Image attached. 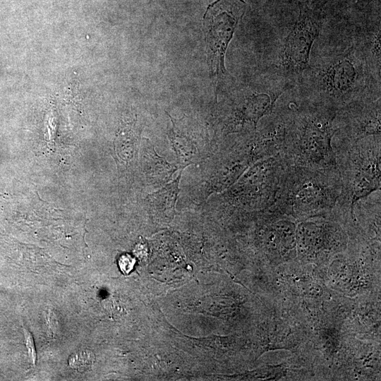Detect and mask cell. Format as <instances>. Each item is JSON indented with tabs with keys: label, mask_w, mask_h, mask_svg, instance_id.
I'll return each mask as SVG.
<instances>
[{
	"label": "cell",
	"mask_w": 381,
	"mask_h": 381,
	"mask_svg": "<svg viewBox=\"0 0 381 381\" xmlns=\"http://www.w3.org/2000/svg\"><path fill=\"white\" fill-rule=\"evenodd\" d=\"M303 100L332 109L337 112L361 100L376 97L370 92L373 78L365 62L352 44L339 53L320 57L298 80Z\"/></svg>",
	"instance_id": "1"
},
{
	"label": "cell",
	"mask_w": 381,
	"mask_h": 381,
	"mask_svg": "<svg viewBox=\"0 0 381 381\" xmlns=\"http://www.w3.org/2000/svg\"><path fill=\"white\" fill-rule=\"evenodd\" d=\"M285 135L280 153L289 165L339 172L332 139L337 131V111L303 100L282 109Z\"/></svg>",
	"instance_id": "2"
},
{
	"label": "cell",
	"mask_w": 381,
	"mask_h": 381,
	"mask_svg": "<svg viewBox=\"0 0 381 381\" xmlns=\"http://www.w3.org/2000/svg\"><path fill=\"white\" fill-rule=\"evenodd\" d=\"M342 188L339 172L288 165L272 207L298 221L328 216L334 208Z\"/></svg>",
	"instance_id": "3"
},
{
	"label": "cell",
	"mask_w": 381,
	"mask_h": 381,
	"mask_svg": "<svg viewBox=\"0 0 381 381\" xmlns=\"http://www.w3.org/2000/svg\"><path fill=\"white\" fill-rule=\"evenodd\" d=\"M380 135L349 143H332L343 188L334 207L353 217L356 201L380 190Z\"/></svg>",
	"instance_id": "4"
},
{
	"label": "cell",
	"mask_w": 381,
	"mask_h": 381,
	"mask_svg": "<svg viewBox=\"0 0 381 381\" xmlns=\"http://www.w3.org/2000/svg\"><path fill=\"white\" fill-rule=\"evenodd\" d=\"M321 30L315 8L299 4V13L274 62V73L292 82L298 80L310 65L312 46Z\"/></svg>",
	"instance_id": "5"
},
{
	"label": "cell",
	"mask_w": 381,
	"mask_h": 381,
	"mask_svg": "<svg viewBox=\"0 0 381 381\" xmlns=\"http://www.w3.org/2000/svg\"><path fill=\"white\" fill-rule=\"evenodd\" d=\"M246 8L243 0H217L206 10L205 32L213 75L222 78L228 75L224 64L226 51Z\"/></svg>",
	"instance_id": "6"
},
{
	"label": "cell",
	"mask_w": 381,
	"mask_h": 381,
	"mask_svg": "<svg viewBox=\"0 0 381 381\" xmlns=\"http://www.w3.org/2000/svg\"><path fill=\"white\" fill-rule=\"evenodd\" d=\"M293 85L294 82L272 73L257 89L246 91L234 103L226 119L227 131H255L259 121L273 112L278 99Z\"/></svg>",
	"instance_id": "7"
},
{
	"label": "cell",
	"mask_w": 381,
	"mask_h": 381,
	"mask_svg": "<svg viewBox=\"0 0 381 381\" xmlns=\"http://www.w3.org/2000/svg\"><path fill=\"white\" fill-rule=\"evenodd\" d=\"M332 213L299 221L296 228V250L303 258H317L343 250L347 236Z\"/></svg>",
	"instance_id": "8"
},
{
	"label": "cell",
	"mask_w": 381,
	"mask_h": 381,
	"mask_svg": "<svg viewBox=\"0 0 381 381\" xmlns=\"http://www.w3.org/2000/svg\"><path fill=\"white\" fill-rule=\"evenodd\" d=\"M380 96L353 103L339 111L332 143H349L370 135H380Z\"/></svg>",
	"instance_id": "9"
},
{
	"label": "cell",
	"mask_w": 381,
	"mask_h": 381,
	"mask_svg": "<svg viewBox=\"0 0 381 381\" xmlns=\"http://www.w3.org/2000/svg\"><path fill=\"white\" fill-rule=\"evenodd\" d=\"M363 56L373 78L380 85V26L361 32L358 41L353 44Z\"/></svg>",
	"instance_id": "10"
},
{
	"label": "cell",
	"mask_w": 381,
	"mask_h": 381,
	"mask_svg": "<svg viewBox=\"0 0 381 381\" xmlns=\"http://www.w3.org/2000/svg\"><path fill=\"white\" fill-rule=\"evenodd\" d=\"M180 178L181 174L176 179L159 190L150 194L148 199L151 212L159 216L173 215L179 191V183Z\"/></svg>",
	"instance_id": "11"
},
{
	"label": "cell",
	"mask_w": 381,
	"mask_h": 381,
	"mask_svg": "<svg viewBox=\"0 0 381 381\" xmlns=\"http://www.w3.org/2000/svg\"><path fill=\"white\" fill-rule=\"evenodd\" d=\"M169 138L172 142L173 146L177 153V155L181 157L186 167L191 162V158L195 154V151H193V147L190 145V142L186 139V136H181L176 133L173 129Z\"/></svg>",
	"instance_id": "12"
},
{
	"label": "cell",
	"mask_w": 381,
	"mask_h": 381,
	"mask_svg": "<svg viewBox=\"0 0 381 381\" xmlns=\"http://www.w3.org/2000/svg\"><path fill=\"white\" fill-rule=\"evenodd\" d=\"M95 360L94 353L90 350H82L72 354L68 359L71 368L84 372L90 368Z\"/></svg>",
	"instance_id": "13"
},
{
	"label": "cell",
	"mask_w": 381,
	"mask_h": 381,
	"mask_svg": "<svg viewBox=\"0 0 381 381\" xmlns=\"http://www.w3.org/2000/svg\"><path fill=\"white\" fill-rule=\"evenodd\" d=\"M23 331H24L25 341L26 347L28 349L29 356L32 363L35 364L36 361L37 356H36L35 347L34 339H33L32 335L25 328L23 329Z\"/></svg>",
	"instance_id": "14"
},
{
	"label": "cell",
	"mask_w": 381,
	"mask_h": 381,
	"mask_svg": "<svg viewBox=\"0 0 381 381\" xmlns=\"http://www.w3.org/2000/svg\"><path fill=\"white\" fill-rule=\"evenodd\" d=\"M134 262L135 261L131 256L125 255L121 257L119 264L121 271L124 274H128L133 269Z\"/></svg>",
	"instance_id": "15"
},
{
	"label": "cell",
	"mask_w": 381,
	"mask_h": 381,
	"mask_svg": "<svg viewBox=\"0 0 381 381\" xmlns=\"http://www.w3.org/2000/svg\"><path fill=\"white\" fill-rule=\"evenodd\" d=\"M330 0H317V4L319 7L322 6V5L325 4L327 1Z\"/></svg>",
	"instance_id": "16"
}]
</instances>
